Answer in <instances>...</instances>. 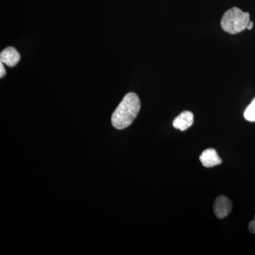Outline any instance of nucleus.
Wrapping results in <instances>:
<instances>
[{
  "label": "nucleus",
  "instance_id": "obj_9",
  "mask_svg": "<svg viewBox=\"0 0 255 255\" xmlns=\"http://www.w3.org/2000/svg\"><path fill=\"white\" fill-rule=\"evenodd\" d=\"M3 64L4 63L0 62V78H2L6 75V70H5L4 66H3Z\"/></svg>",
  "mask_w": 255,
  "mask_h": 255
},
{
  "label": "nucleus",
  "instance_id": "obj_2",
  "mask_svg": "<svg viewBox=\"0 0 255 255\" xmlns=\"http://www.w3.org/2000/svg\"><path fill=\"white\" fill-rule=\"evenodd\" d=\"M250 22V14L238 7H233L223 14L221 27L225 31L236 34L244 31Z\"/></svg>",
  "mask_w": 255,
  "mask_h": 255
},
{
  "label": "nucleus",
  "instance_id": "obj_10",
  "mask_svg": "<svg viewBox=\"0 0 255 255\" xmlns=\"http://www.w3.org/2000/svg\"><path fill=\"white\" fill-rule=\"evenodd\" d=\"M253 25H254V23H253V21H250V22L248 23V26H247V28H248V29L251 30L253 27Z\"/></svg>",
  "mask_w": 255,
  "mask_h": 255
},
{
  "label": "nucleus",
  "instance_id": "obj_1",
  "mask_svg": "<svg viewBox=\"0 0 255 255\" xmlns=\"http://www.w3.org/2000/svg\"><path fill=\"white\" fill-rule=\"evenodd\" d=\"M140 110V101L138 96L133 92L128 93L112 114V125L118 130L128 127L136 118Z\"/></svg>",
  "mask_w": 255,
  "mask_h": 255
},
{
  "label": "nucleus",
  "instance_id": "obj_7",
  "mask_svg": "<svg viewBox=\"0 0 255 255\" xmlns=\"http://www.w3.org/2000/svg\"><path fill=\"white\" fill-rule=\"evenodd\" d=\"M245 119L248 122H255V98L247 107L244 113Z\"/></svg>",
  "mask_w": 255,
  "mask_h": 255
},
{
  "label": "nucleus",
  "instance_id": "obj_4",
  "mask_svg": "<svg viewBox=\"0 0 255 255\" xmlns=\"http://www.w3.org/2000/svg\"><path fill=\"white\" fill-rule=\"evenodd\" d=\"M21 59V55L16 48L7 47L0 53V62L6 64L7 66L14 67Z\"/></svg>",
  "mask_w": 255,
  "mask_h": 255
},
{
  "label": "nucleus",
  "instance_id": "obj_6",
  "mask_svg": "<svg viewBox=\"0 0 255 255\" xmlns=\"http://www.w3.org/2000/svg\"><path fill=\"white\" fill-rule=\"evenodd\" d=\"M194 123V114L189 111H185L173 121V127L176 129L184 131L190 128Z\"/></svg>",
  "mask_w": 255,
  "mask_h": 255
},
{
  "label": "nucleus",
  "instance_id": "obj_8",
  "mask_svg": "<svg viewBox=\"0 0 255 255\" xmlns=\"http://www.w3.org/2000/svg\"><path fill=\"white\" fill-rule=\"evenodd\" d=\"M248 228H249V231H251V233H255V217L254 221H251V222L249 223Z\"/></svg>",
  "mask_w": 255,
  "mask_h": 255
},
{
  "label": "nucleus",
  "instance_id": "obj_5",
  "mask_svg": "<svg viewBox=\"0 0 255 255\" xmlns=\"http://www.w3.org/2000/svg\"><path fill=\"white\" fill-rule=\"evenodd\" d=\"M199 159L201 164L205 167H213L222 163V159L218 155L216 150L213 148L206 149L204 150Z\"/></svg>",
  "mask_w": 255,
  "mask_h": 255
},
{
  "label": "nucleus",
  "instance_id": "obj_3",
  "mask_svg": "<svg viewBox=\"0 0 255 255\" xmlns=\"http://www.w3.org/2000/svg\"><path fill=\"white\" fill-rule=\"evenodd\" d=\"M232 210V202L226 196H220L215 201L214 211L219 219H224Z\"/></svg>",
  "mask_w": 255,
  "mask_h": 255
}]
</instances>
